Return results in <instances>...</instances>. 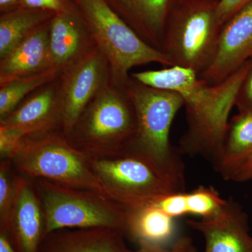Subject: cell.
Returning <instances> with one entry per match:
<instances>
[{"instance_id":"6da1fadb","label":"cell","mask_w":252,"mask_h":252,"mask_svg":"<svg viewBox=\"0 0 252 252\" xmlns=\"http://www.w3.org/2000/svg\"><path fill=\"white\" fill-rule=\"evenodd\" d=\"M250 65L249 60L217 84H208L192 69L178 66L132 73L130 76L144 85L180 94L185 102L188 124L181 147L187 152L212 156L215 160L224 138L228 116Z\"/></svg>"},{"instance_id":"7a4b0ae2","label":"cell","mask_w":252,"mask_h":252,"mask_svg":"<svg viewBox=\"0 0 252 252\" xmlns=\"http://www.w3.org/2000/svg\"><path fill=\"white\" fill-rule=\"evenodd\" d=\"M118 86L130 98L137 119V130L129 152L148 159L165 171L184 177L183 163L170 142L172 122L185 104L182 96L144 85L131 76Z\"/></svg>"},{"instance_id":"3957f363","label":"cell","mask_w":252,"mask_h":252,"mask_svg":"<svg viewBox=\"0 0 252 252\" xmlns=\"http://www.w3.org/2000/svg\"><path fill=\"white\" fill-rule=\"evenodd\" d=\"M218 0H173L160 51L172 66L188 68L199 76L216 54L222 25Z\"/></svg>"},{"instance_id":"277c9868","label":"cell","mask_w":252,"mask_h":252,"mask_svg":"<svg viewBox=\"0 0 252 252\" xmlns=\"http://www.w3.org/2000/svg\"><path fill=\"white\" fill-rule=\"evenodd\" d=\"M137 130L128 96L112 80L96 94L66 138L88 157L128 151Z\"/></svg>"},{"instance_id":"5b68a950","label":"cell","mask_w":252,"mask_h":252,"mask_svg":"<svg viewBox=\"0 0 252 252\" xmlns=\"http://www.w3.org/2000/svg\"><path fill=\"white\" fill-rule=\"evenodd\" d=\"M31 180L44 211V236L63 228L97 227L116 228L125 235L130 208L97 190Z\"/></svg>"},{"instance_id":"8992f818","label":"cell","mask_w":252,"mask_h":252,"mask_svg":"<svg viewBox=\"0 0 252 252\" xmlns=\"http://www.w3.org/2000/svg\"><path fill=\"white\" fill-rule=\"evenodd\" d=\"M88 158L107 196L127 208L149 206L162 196L184 191L185 177L133 152Z\"/></svg>"},{"instance_id":"52a82bcc","label":"cell","mask_w":252,"mask_h":252,"mask_svg":"<svg viewBox=\"0 0 252 252\" xmlns=\"http://www.w3.org/2000/svg\"><path fill=\"white\" fill-rule=\"evenodd\" d=\"M10 160L18 174L28 178L91 189L107 196L87 155L72 146L59 130L26 136Z\"/></svg>"},{"instance_id":"ba28073f","label":"cell","mask_w":252,"mask_h":252,"mask_svg":"<svg viewBox=\"0 0 252 252\" xmlns=\"http://www.w3.org/2000/svg\"><path fill=\"white\" fill-rule=\"evenodd\" d=\"M94 44L107 60L111 80L121 85L132 68L149 63L172 66L160 50L149 45L112 9L106 0H77Z\"/></svg>"},{"instance_id":"9c48e42d","label":"cell","mask_w":252,"mask_h":252,"mask_svg":"<svg viewBox=\"0 0 252 252\" xmlns=\"http://www.w3.org/2000/svg\"><path fill=\"white\" fill-rule=\"evenodd\" d=\"M60 132L67 137L96 94L111 81L107 60L94 46L60 76Z\"/></svg>"},{"instance_id":"30bf717a","label":"cell","mask_w":252,"mask_h":252,"mask_svg":"<svg viewBox=\"0 0 252 252\" xmlns=\"http://www.w3.org/2000/svg\"><path fill=\"white\" fill-rule=\"evenodd\" d=\"M44 228V211L34 182L17 172L14 203L0 231L4 232L18 252H38Z\"/></svg>"},{"instance_id":"8fae6325","label":"cell","mask_w":252,"mask_h":252,"mask_svg":"<svg viewBox=\"0 0 252 252\" xmlns=\"http://www.w3.org/2000/svg\"><path fill=\"white\" fill-rule=\"evenodd\" d=\"M252 58V1L223 25L215 58L200 77L208 84H219Z\"/></svg>"},{"instance_id":"7c38bea8","label":"cell","mask_w":252,"mask_h":252,"mask_svg":"<svg viewBox=\"0 0 252 252\" xmlns=\"http://www.w3.org/2000/svg\"><path fill=\"white\" fill-rule=\"evenodd\" d=\"M187 223L203 235L204 252H252L248 215L235 202L228 200L212 216Z\"/></svg>"},{"instance_id":"4fadbf2b","label":"cell","mask_w":252,"mask_h":252,"mask_svg":"<svg viewBox=\"0 0 252 252\" xmlns=\"http://www.w3.org/2000/svg\"><path fill=\"white\" fill-rule=\"evenodd\" d=\"M60 86L59 77L41 87L9 115L0 119V127L15 129L24 137L60 131Z\"/></svg>"},{"instance_id":"5bb4252c","label":"cell","mask_w":252,"mask_h":252,"mask_svg":"<svg viewBox=\"0 0 252 252\" xmlns=\"http://www.w3.org/2000/svg\"><path fill=\"white\" fill-rule=\"evenodd\" d=\"M94 46L85 23L72 11L56 14L50 21V63L61 74Z\"/></svg>"},{"instance_id":"9a60e30c","label":"cell","mask_w":252,"mask_h":252,"mask_svg":"<svg viewBox=\"0 0 252 252\" xmlns=\"http://www.w3.org/2000/svg\"><path fill=\"white\" fill-rule=\"evenodd\" d=\"M124 233L107 227L63 228L44 236L38 252H132Z\"/></svg>"},{"instance_id":"2e32d148","label":"cell","mask_w":252,"mask_h":252,"mask_svg":"<svg viewBox=\"0 0 252 252\" xmlns=\"http://www.w3.org/2000/svg\"><path fill=\"white\" fill-rule=\"evenodd\" d=\"M172 1L106 0L142 40L160 51Z\"/></svg>"},{"instance_id":"e0dca14e","label":"cell","mask_w":252,"mask_h":252,"mask_svg":"<svg viewBox=\"0 0 252 252\" xmlns=\"http://www.w3.org/2000/svg\"><path fill=\"white\" fill-rule=\"evenodd\" d=\"M50 21L31 33L0 59V86L51 67L49 50Z\"/></svg>"},{"instance_id":"ac0fdd59","label":"cell","mask_w":252,"mask_h":252,"mask_svg":"<svg viewBox=\"0 0 252 252\" xmlns=\"http://www.w3.org/2000/svg\"><path fill=\"white\" fill-rule=\"evenodd\" d=\"M252 157V110L239 112L228 122L220 153L215 160L217 170L225 180Z\"/></svg>"},{"instance_id":"d6986e66","label":"cell","mask_w":252,"mask_h":252,"mask_svg":"<svg viewBox=\"0 0 252 252\" xmlns=\"http://www.w3.org/2000/svg\"><path fill=\"white\" fill-rule=\"evenodd\" d=\"M174 218L157 207L130 209L125 231L126 238L137 244L144 243L166 246L175 235Z\"/></svg>"},{"instance_id":"ffe728a7","label":"cell","mask_w":252,"mask_h":252,"mask_svg":"<svg viewBox=\"0 0 252 252\" xmlns=\"http://www.w3.org/2000/svg\"><path fill=\"white\" fill-rule=\"evenodd\" d=\"M56 13L23 8L4 13L0 18V59L9 54L23 39L49 22Z\"/></svg>"},{"instance_id":"44dd1931","label":"cell","mask_w":252,"mask_h":252,"mask_svg":"<svg viewBox=\"0 0 252 252\" xmlns=\"http://www.w3.org/2000/svg\"><path fill=\"white\" fill-rule=\"evenodd\" d=\"M61 73L51 67L0 86V119L9 115L28 94L57 79Z\"/></svg>"},{"instance_id":"7402d4cb","label":"cell","mask_w":252,"mask_h":252,"mask_svg":"<svg viewBox=\"0 0 252 252\" xmlns=\"http://www.w3.org/2000/svg\"><path fill=\"white\" fill-rule=\"evenodd\" d=\"M187 215L205 218L212 216L220 210L228 200L222 198L212 187L200 186L190 193H186Z\"/></svg>"},{"instance_id":"603a6c76","label":"cell","mask_w":252,"mask_h":252,"mask_svg":"<svg viewBox=\"0 0 252 252\" xmlns=\"http://www.w3.org/2000/svg\"><path fill=\"white\" fill-rule=\"evenodd\" d=\"M16 172L10 159H1L0 162V226L9 219L14 203Z\"/></svg>"},{"instance_id":"cb8c5ba5","label":"cell","mask_w":252,"mask_h":252,"mask_svg":"<svg viewBox=\"0 0 252 252\" xmlns=\"http://www.w3.org/2000/svg\"><path fill=\"white\" fill-rule=\"evenodd\" d=\"M185 192L169 194L158 199L151 206L157 207L168 216L175 219L187 215Z\"/></svg>"},{"instance_id":"d4e9b609","label":"cell","mask_w":252,"mask_h":252,"mask_svg":"<svg viewBox=\"0 0 252 252\" xmlns=\"http://www.w3.org/2000/svg\"><path fill=\"white\" fill-rule=\"evenodd\" d=\"M138 248L132 252H198L193 240L188 236L180 237L170 247L154 245L142 242L137 244Z\"/></svg>"},{"instance_id":"484cf974","label":"cell","mask_w":252,"mask_h":252,"mask_svg":"<svg viewBox=\"0 0 252 252\" xmlns=\"http://www.w3.org/2000/svg\"><path fill=\"white\" fill-rule=\"evenodd\" d=\"M24 137L21 132L15 129L0 127L1 159L11 158Z\"/></svg>"},{"instance_id":"4316f807","label":"cell","mask_w":252,"mask_h":252,"mask_svg":"<svg viewBox=\"0 0 252 252\" xmlns=\"http://www.w3.org/2000/svg\"><path fill=\"white\" fill-rule=\"evenodd\" d=\"M248 73L239 89L235 100V107L239 112L252 110V58Z\"/></svg>"},{"instance_id":"83f0119b","label":"cell","mask_w":252,"mask_h":252,"mask_svg":"<svg viewBox=\"0 0 252 252\" xmlns=\"http://www.w3.org/2000/svg\"><path fill=\"white\" fill-rule=\"evenodd\" d=\"M20 8L46 10L56 14L69 11L63 0H21Z\"/></svg>"},{"instance_id":"f1b7e54d","label":"cell","mask_w":252,"mask_h":252,"mask_svg":"<svg viewBox=\"0 0 252 252\" xmlns=\"http://www.w3.org/2000/svg\"><path fill=\"white\" fill-rule=\"evenodd\" d=\"M252 0H218L217 15L220 24L223 26L232 16L245 5Z\"/></svg>"},{"instance_id":"f546056e","label":"cell","mask_w":252,"mask_h":252,"mask_svg":"<svg viewBox=\"0 0 252 252\" xmlns=\"http://www.w3.org/2000/svg\"><path fill=\"white\" fill-rule=\"evenodd\" d=\"M231 180L238 182L252 181V157L239 169Z\"/></svg>"},{"instance_id":"4dcf8cb0","label":"cell","mask_w":252,"mask_h":252,"mask_svg":"<svg viewBox=\"0 0 252 252\" xmlns=\"http://www.w3.org/2000/svg\"><path fill=\"white\" fill-rule=\"evenodd\" d=\"M21 0H0V9L4 13L20 8Z\"/></svg>"},{"instance_id":"1f68e13d","label":"cell","mask_w":252,"mask_h":252,"mask_svg":"<svg viewBox=\"0 0 252 252\" xmlns=\"http://www.w3.org/2000/svg\"><path fill=\"white\" fill-rule=\"evenodd\" d=\"M0 252H18L2 231H0Z\"/></svg>"}]
</instances>
